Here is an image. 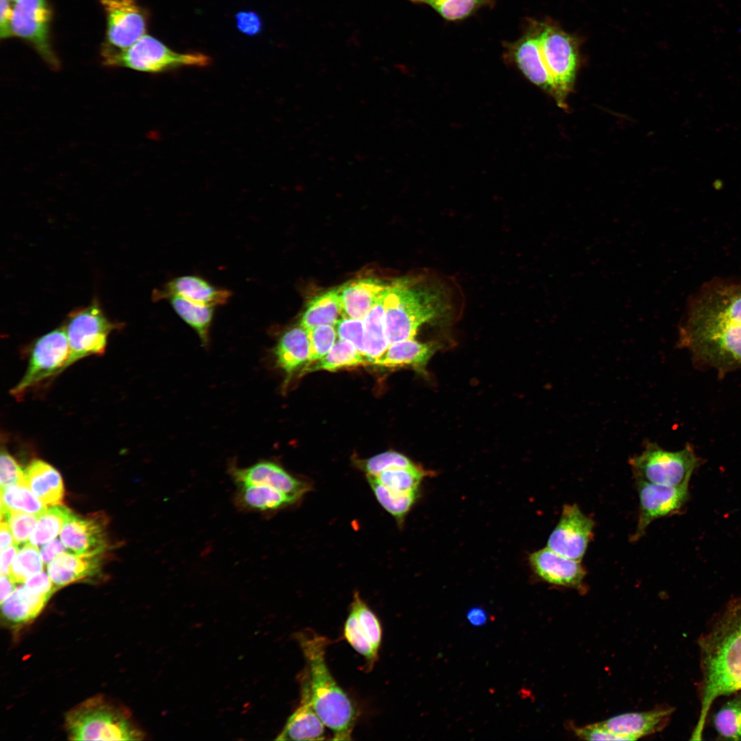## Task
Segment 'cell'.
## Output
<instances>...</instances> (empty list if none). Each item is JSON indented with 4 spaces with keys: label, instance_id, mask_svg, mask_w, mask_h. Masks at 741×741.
<instances>
[{
    "label": "cell",
    "instance_id": "obj_1",
    "mask_svg": "<svg viewBox=\"0 0 741 741\" xmlns=\"http://www.w3.org/2000/svg\"><path fill=\"white\" fill-rule=\"evenodd\" d=\"M701 677L697 723L691 740H702L711 705L741 690V598L731 601L698 642Z\"/></svg>",
    "mask_w": 741,
    "mask_h": 741
},
{
    "label": "cell",
    "instance_id": "obj_2",
    "mask_svg": "<svg viewBox=\"0 0 741 741\" xmlns=\"http://www.w3.org/2000/svg\"><path fill=\"white\" fill-rule=\"evenodd\" d=\"M455 294L450 281L434 274L389 285L384 298L389 344L414 339L425 324L451 320L456 311Z\"/></svg>",
    "mask_w": 741,
    "mask_h": 741
},
{
    "label": "cell",
    "instance_id": "obj_3",
    "mask_svg": "<svg viewBox=\"0 0 741 741\" xmlns=\"http://www.w3.org/2000/svg\"><path fill=\"white\" fill-rule=\"evenodd\" d=\"M306 661L305 669L317 714L333 732V740H350L357 713L347 694L337 683L326 663L328 639L311 629L296 634Z\"/></svg>",
    "mask_w": 741,
    "mask_h": 741
},
{
    "label": "cell",
    "instance_id": "obj_4",
    "mask_svg": "<svg viewBox=\"0 0 741 741\" xmlns=\"http://www.w3.org/2000/svg\"><path fill=\"white\" fill-rule=\"evenodd\" d=\"M65 728L72 740H139L143 732L126 709L104 696L91 697L66 714Z\"/></svg>",
    "mask_w": 741,
    "mask_h": 741
},
{
    "label": "cell",
    "instance_id": "obj_5",
    "mask_svg": "<svg viewBox=\"0 0 741 741\" xmlns=\"http://www.w3.org/2000/svg\"><path fill=\"white\" fill-rule=\"evenodd\" d=\"M104 65L147 73H162L184 67H204L211 59L200 52L175 51L154 36L145 34L123 50L101 49Z\"/></svg>",
    "mask_w": 741,
    "mask_h": 741
},
{
    "label": "cell",
    "instance_id": "obj_6",
    "mask_svg": "<svg viewBox=\"0 0 741 741\" xmlns=\"http://www.w3.org/2000/svg\"><path fill=\"white\" fill-rule=\"evenodd\" d=\"M680 342L704 358L720 364L741 362V325L688 316Z\"/></svg>",
    "mask_w": 741,
    "mask_h": 741
},
{
    "label": "cell",
    "instance_id": "obj_7",
    "mask_svg": "<svg viewBox=\"0 0 741 741\" xmlns=\"http://www.w3.org/2000/svg\"><path fill=\"white\" fill-rule=\"evenodd\" d=\"M63 325L69 347L64 371L84 357L103 355L108 335L124 324L110 320L94 299L89 305L71 311Z\"/></svg>",
    "mask_w": 741,
    "mask_h": 741
},
{
    "label": "cell",
    "instance_id": "obj_8",
    "mask_svg": "<svg viewBox=\"0 0 741 741\" xmlns=\"http://www.w3.org/2000/svg\"><path fill=\"white\" fill-rule=\"evenodd\" d=\"M698 462L689 446L670 451L649 440L640 454L628 460L635 480L672 486L688 485Z\"/></svg>",
    "mask_w": 741,
    "mask_h": 741
},
{
    "label": "cell",
    "instance_id": "obj_9",
    "mask_svg": "<svg viewBox=\"0 0 741 741\" xmlns=\"http://www.w3.org/2000/svg\"><path fill=\"white\" fill-rule=\"evenodd\" d=\"M536 33L545 65L554 83V97L563 107L576 76V43L571 36L550 25L542 24Z\"/></svg>",
    "mask_w": 741,
    "mask_h": 741
},
{
    "label": "cell",
    "instance_id": "obj_10",
    "mask_svg": "<svg viewBox=\"0 0 741 741\" xmlns=\"http://www.w3.org/2000/svg\"><path fill=\"white\" fill-rule=\"evenodd\" d=\"M69 347L64 325L42 336L34 343L27 370L10 393L21 398L28 390L63 371Z\"/></svg>",
    "mask_w": 741,
    "mask_h": 741
},
{
    "label": "cell",
    "instance_id": "obj_11",
    "mask_svg": "<svg viewBox=\"0 0 741 741\" xmlns=\"http://www.w3.org/2000/svg\"><path fill=\"white\" fill-rule=\"evenodd\" d=\"M51 16L47 0H17L14 5L11 30L12 36L31 45L46 64L56 70L60 62L50 40Z\"/></svg>",
    "mask_w": 741,
    "mask_h": 741
},
{
    "label": "cell",
    "instance_id": "obj_12",
    "mask_svg": "<svg viewBox=\"0 0 741 741\" xmlns=\"http://www.w3.org/2000/svg\"><path fill=\"white\" fill-rule=\"evenodd\" d=\"M106 16L101 49L123 50L145 34L148 15L137 0H99Z\"/></svg>",
    "mask_w": 741,
    "mask_h": 741
},
{
    "label": "cell",
    "instance_id": "obj_13",
    "mask_svg": "<svg viewBox=\"0 0 741 741\" xmlns=\"http://www.w3.org/2000/svg\"><path fill=\"white\" fill-rule=\"evenodd\" d=\"M639 514L632 541H638L655 519L680 510L688 498V485L672 486L635 480Z\"/></svg>",
    "mask_w": 741,
    "mask_h": 741
},
{
    "label": "cell",
    "instance_id": "obj_14",
    "mask_svg": "<svg viewBox=\"0 0 741 741\" xmlns=\"http://www.w3.org/2000/svg\"><path fill=\"white\" fill-rule=\"evenodd\" d=\"M593 528L594 521L578 505L565 504L547 547L559 554L581 561L593 538Z\"/></svg>",
    "mask_w": 741,
    "mask_h": 741
},
{
    "label": "cell",
    "instance_id": "obj_15",
    "mask_svg": "<svg viewBox=\"0 0 741 741\" xmlns=\"http://www.w3.org/2000/svg\"><path fill=\"white\" fill-rule=\"evenodd\" d=\"M381 627L379 620L366 602L355 592L350 613L344 627V635L349 644L373 665L378 659L381 642Z\"/></svg>",
    "mask_w": 741,
    "mask_h": 741
},
{
    "label": "cell",
    "instance_id": "obj_16",
    "mask_svg": "<svg viewBox=\"0 0 741 741\" xmlns=\"http://www.w3.org/2000/svg\"><path fill=\"white\" fill-rule=\"evenodd\" d=\"M228 472L237 485L268 486L289 496L295 503L311 489L309 483L294 477L283 467L270 460H261L243 468L231 464Z\"/></svg>",
    "mask_w": 741,
    "mask_h": 741
},
{
    "label": "cell",
    "instance_id": "obj_17",
    "mask_svg": "<svg viewBox=\"0 0 741 741\" xmlns=\"http://www.w3.org/2000/svg\"><path fill=\"white\" fill-rule=\"evenodd\" d=\"M106 521L99 514L79 516L72 513L60 532V540L75 554L98 555L107 547Z\"/></svg>",
    "mask_w": 741,
    "mask_h": 741
},
{
    "label": "cell",
    "instance_id": "obj_18",
    "mask_svg": "<svg viewBox=\"0 0 741 741\" xmlns=\"http://www.w3.org/2000/svg\"><path fill=\"white\" fill-rule=\"evenodd\" d=\"M530 563L543 580L559 586L581 588L586 571L581 561L559 554L546 547L530 554Z\"/></svg>",
    "mask_w": 741,
    "mask_h": 741
},
{
    "label": "cell",
    "instance_id": "obj_19",
    "mask_svg": "<svg viewBox=\"0 0 741 741\" xmlns=\"http://www.w3.org/2000/svg\"><path fill=\"white\" fill-rule=\"evenodd\" d=\"M172 296L183 297L190 301L216 307L228 303L232 296L230 290L217 287L201 277L183 275L176 277L162 287L153 292L154 301L167 299Z\"/></svg>",
    "mask_w": 741,
    "mask_h": 741
},
{
    "label": "cell",
    "instance_id": "obj_20",
    "mask_svg": "<svg viewBox=\"0 0 741 741\" xmlns=\"http://www.w3.org/2000/svg\"><path fill=\"white\" fill-rule=\"evenodd\" d=\"M301 696L298 707L287 719L278 740H322L325 724L314 708L305 670L301 679Z\"/></svg>",
    "mask_w": 741,
    "mask_h": 741
},
{
    "label": "cell",
    "instance_id": "obj_21",
    "mask_svg": "<svg viewBox=\"0 0 741 741\" xmlns=\"http://www.w3.org/2000/svg\"><path fill=\"white\" fill-rule=\"evenodd\" d=\"M673 710L667 707L626 713L598 723L609 732L621 736L626 740H635L663 729Z\"/></svg>",
    "mask_w": 741,
    "mask_h": 741
},
{
    "label": "cell",
    "instance_id": "obj_22",
    "mask_svg": "<svg viewBox=\"0 0 741 741\" xmlns=\"http://www.w3.org/2000/svg\"><path fill=\"white\" fill-rule=\"evenodd\" d=\"M440 346L437 342H421L414 338L395 342L372 364L388 368H411L427 375V365Z\"/></svg>",
    "mask_w": 741,
    "mask_h": 741
},
{
    "label": "cell",
    "instance_id": "obj_23",
    "mask_svg": "<svg viewBox=\"0 0 741 741\" xmlns=\"http://www.w3.org/2000/svg\"><path fill=\"white\" fill-rule=\"evenodd\" d=\"M389 285L374 279L349 281L337 288L342 317L363 319Z\"/></svg>",
    "mask_w": 741,
    "mask_h": 741
},
{
    "label": "cell",
    "instance_id": "obj_24",
    "mask_svg": "<svg viewBox=\"0 0 741 741\" xmlns=\"http://www.w3.org/2000/svg\"><path fill=\"white\" fill-rule=\"evenodd\" d=\"M513 58L523 73L534 84L554 95V86L545 65L537 33H530L513 45Z\"/></svg>",
    "mask_w": 741,
    "mask_h": 741
},
{
    "label": "cell",
    "instance_id": "obj_25",
    "mask_svg": "<svg viewBox=\"0 0 741 741\" xmlns=\"http://www.w3.org/2000/svg\"><path fill=\"white\" fill-rule=\"evenodd\" d=\"M99 555L62 553L49 563L48 575L58 588L93 577L99 572Z\"/></svg>",
    "mask_w": 741,
    "mask_h": 741
},
{
    "label": "cell",
    "instance_id": "obj_26",
    "mask_svg": "<svg viewBox=\"0 0 741 741\" xmlns=\"http://www.w3.org/2000/svg\"><path fill=\"white\" fill-rule=\"evenodd\" d=\"M25 485L46 506L60 505L64 489L59 472L41 460H33L25 471Z\"/></svg>",
    "mask_w": 741,
    "mask_h": 741
},
{
    "label": "cell",
    "instance_id": "obj_27",
    "mask_svg": "<svg viewBox=\"0 0 741 741\" xmlns=\"http://www.w3.org/2000/svg\"><path fill=\"white\" fill-rule=\"evenodd\" d=\"M309 332L301 326L285 331L279 338L274 349L276 365L283 370L287 377L304 364L309 357Z\"/></svg>",
    "mask_w": 741,
    "mask_h": 741
},
{
    "label": "cell",
    "instance_id": "obj_28",
    "mask_svg": "<svg viewBox=\"0 0 741 741\" xmlns=\"http://www.w3.org/2000/svg\"><path fill=\"white\" fill-rule=\"evenodd\" d=\"M235 505L243 510L267 513L280 510L295 503L282 492L265 485L238 484Z\"/></svg>",
    "mask_w": 741,
    "mask_h": 741
},
{
    "label": "cell",
    "instance_id": "obj_29",
    "mask_svg": "<svg viewBox=\"0 0 741 741\" xmlns=\"http://www.w3.org/2000/svg\"><path fill=\"white\" fill-rule=\"evenodd\" d=\"M689 314L741 325V290H720L696 305Z\"/></svg>",
    "mask_w": 741,
    "mask_h": 741
},
{
    "label": "cell",
    "instance_id": "obj_30",
    "mask_svg": "<svg viewBox=\"0 0 741 741\" xmlns=\"http://www.w3.org/2000/svg\"><path fill=\"white\" fill-rule=\"evenodd\" d=\"M49 598L20 587L1 603L2 614L10 622L25 623L39 614Z\"/></svg>",
    "mask_w": 741,
    "mask_h": 741
},
{
    "label": "cell",
    "instance_id": "obj_31",
    "mask_svg": "<svg viewBox=\"0 0 741 741\" xmlns=\"http://www.w3.org/2000/svg\"><path fill=\"white\" fill-rule=\"evenodd\" d=\"M342 309L337 289L314 296L307 304L299 325L309 331L321 325L335 326Z\"/></svg>",
    "mask_w": 741,
    "mask_h": 741
},
{
    "label": "cell",
    "instance_id": "obj_32",
    "mask_svg": "<svg viewBox=\"0 0 741 741\" xmlns=\"http://www.w3.org/2000/svg\"><path fill=\"white\" fill-rule=\"evenodd\" d=\"M167 300L177 315L196 332L202 344L207 346L215 307L198 304L178 296H170Z\"/></svg>",
    "mask_w": 741,
    "mask_h": 741
},
{
    "label": "cell",
    "instance_id": "obj_33",
    "mask_svg": "<svg viewBox=\"0 0 741 741\" xmlns=\"http://www.w3.org/2000/svg\"><path fill=\"white\" fill-rule=\"evenodd\" d=\"M385 293L362 319L365 331V356L369 364L379 357L389 346L385 326Z\"/></svg>",
    "mask_w": 741,
    "mask_h": 741
},
{
    "label": "cell",
    "instance_id": "obj_34",
    "mask_svg": "<svg viewBox=\"0 0 741 741\" xmlns=\"http://www.w3.org/2000/svg\"><path fill=\"white\" fill-rule=\"evenodd\" d=\"M368 364L366 357L351 342L339 339L323 357L305 366L303 373L320 370L333 372Z\"/></svg>",
    "mask_w": 741,
    "mask_h": 741
},
{
    "label": "cell",
    "instance_id": "obj_35",
    "mask_svg": "<svg viewBox=\"0 0 741 741\" xmlns=\"http://www.w3.org/2000/svg\"><path fill=\"white\" fill-rule=\"evenodd\" d=\"M46 510L47 506L25 485H12L1 489V516L11 511L39 517Z\"/></svg>",
    "mask_w": 741,
    "mask_h": 741
},
{
    "label": "cell",
    "instance_id": "obj_36",
    "mask_svg": "<svg viewBox=\"0 0 741 741\" xmlns=\"http://www.w3.org/2000/svg\"><path fill=\"white\" fill-rule=\"evenodd\" d=\"M368 482L379 504L401 526L416 500L418 492L399 493L388 489L371 477Z\"/></svg>",
    "mask_w": 741,
    "mask_h": 741
},
{
    "label": "cell",
    "instance_id": "obj_37",
    "mask_svg": "<svg viewBox=\"0 0 741 741\" xmlns=\"http://www.w3.org/2000/svg\"><path fill=\"white\" fill-rule=\"evenodd\" d=\"M73 512L67 507L56 505L47 509L38 519L30 536V542L36 546L54 539Z\"/></svg>",
    "mask_w": 741,
    "mask_h": 741
},
{
    "label": "cell",
    "instance_id": "obj_38",
    "mask_svg": "<svg viewBox=\"0 0 741 741\" xmlns=\"http://www.w3.org/2000/svg\"><path fill=\"white\" fill-rule=\"evenodd\" d=\"M720 739L741 740V694L724 704L713 717Z\"/></svg>",
    "mask_w": 741,
    "mask_h": 741
},
{
    "label": "cell",
    "instance_id": "obj_39",
    "mask_svg": "<svg viewBox=\"0 0 741 741\" xmlns=\"http://www.w3.org/2000/svg\"><path fill=\"white\" fill-rule=\"evenodd\" d=\"M427 471L422 467L413 469H391L371 477L383 486L399 493L418 492L419 486Z\"/></svg>",
    "mask_w": 741,
    "mask_h": 741
},
{
    "label": "cell",
    "instance_id": "obj_40",
    "mask_svg": "<svg viewBox=\"0 0 741 741\" xmlns=\"http://www.w3.org/2000/svg\"><path fill=\"white\" fill-rule=\"evenodd\" d=\"M43 568V561L37 546L26 543L14 557L8 575L14 583H22Z\"/></svg>",
    "mask_w": 741,
    "mask_h": 741
},
{
    "label": "cell",
    "instance_id": "obj_41",
    "mask_svg": "<svg viewBox=\"0 0 741 741\" xmlns=\"http://www.w3.org/2000/svg\"><path fill=\"white\" fill-rule=\"evenodd\" d=\"M357 466L366 475H376L391 469H413L419 466L397 451H388L364 460H358Z\"/></svg>",
    "mask_w": 741,
    "mask_h": 741
},
{
    "label": "cell",
    "instance_id": "obj_42",
    "mask_svg": "<svg viewBox=\"0 0 741 741\" xmlns=\"http://www.w3.org/2000/svg\"><path fill=\"white\" fill-rule=\"evenodd\" d=\"M493 2V0H428L425 4L432 7L444 19L456 21Z\"/></svg>",
    "mask_w": 741,
    "mask_h": 741
},
{
    "label": "cell",
    "instance_id": "obj_43",
    "mask_svg": "<svg viewBox=\"0 0 741 741\" xmlns=\"http://www.w3.org/2000/svg\"><path fill=\"white\" fill-rule=\"evenodd\" d=\"M308 332L310 343L308 362L311 364L329 353L336 343L338 335L333 325L318 326Z\"/></svg>",
    "mask_w": 741,
    "mask_h": 741
},
{
    "label": "cell",
    "instance_id": "obj_44",
    "mask_svg": "<svg viewBox=\"0 0 741 741\" xmlns=\"http://www.w3.org/2000/svg\"><path fill=\"white\" fill-rule=\"evenodd\" d=\"M38 517L22 512L7 511L1 521L8 523L11 529L14 545L25 543L34 530Z\"/></svg>",
    "mask_w": 741,
    "mask_h": 741
},
{
    "label": "cell",
    "instance_id": "obj_45",
    "mask_svg": "<svg viewBox=\"0 0 741 741\" xmlns=\"http://www.w3.org/2000/svg\"><path fill=\"white\" fill-rule=\"evenodd\" d=\"M335 327L340 340L351 342L365 356V331L362 319L342 317L337 321Z\"/></svg>",
    "mask_w": 741,
    "mask_h": 741
},
{
    "label": "cell",
    "instance_id": "obj_46",
    "mask_svg": "<svg viewBox=\"0 0 741 741\" xmlns=\"http://www.w3.org/2000/svg\"><path fill=\"white\" fill-rule=\"evenodd\" d=\"M0 484L1 489L12 485H25V471L6 449L3 448L0 459Z\"/></svg>",
    "mask_w": 741,
    "mask_h": 741
},
{
    "label": "cell",
    "instance_id": "obj_47",
    "mask_svg": "<svg viewBox=\"0 0 741 741\" xmlns=\"http://www.w3.org/2000/svg\"><path fill=\"white\" fill-rule=\"evenodd\" d=\"M574 731L577 736L587 740H626L621 736L609 732L598 723L577 727Z\"/></svg>",
    "mask_w": 741,
    "mask_h": 741
},
{
    "label": "cell",
    "instance_id": "obj_48",
    "mask_svg": "<svg viewBox=\"0 0 741 741\" xmlns=\"http://www.w3.org/2000/svg\"><path fill=\"white\" fill-rule=\"evenodd\" d=\"M48 576L41 571L28 578L24 586L33 592L51 597L58 587Z\"/></svg>",
    "mask_w": 741,
    "mask_h": 741
},
{
    "label": "cell",
    "instance_id": "obj_49",
    "mask_svg": "<svg viewBox=\"0 0 741 741\" xmlns=\"http://www.w3.org/2000/svg\"><path fill=\"white\" fill-rule=\"evenodd\" d=\"M237 27L248 35H255L262 29V22L258 14L252 11L240 12L236 15Z\"/></svg>",
    "mask_w": 741,
    "mask_h": 741
},
{
    "label": "cell",
    "instance_id": "obj_50",
    "mask_svg": "<svg viewBox=\"0 0 741 741\" xmlns=\"http://www.w3.org/2000/svg\"><path fill=\"white\" fill-rule=\"evenodd\" d=\"M10 0L0 1V38H8L12 36L11 23L14 6Z\"/></svg>",
    "mask_w": 741,
    "mask_h": 741
},
{
    "label": "cell",
    "instance_id": "obj_51",
    "mask_svg": "<svg viewBox=\"0 0 741 741\" xmlns=\"http://www.w3.org/2000/svg\"><path fill=\"white\" fill-rule=\"evenodd\" d=\"M62 542L53 539L42 548L40 556L44 563H51L58 555L64 552L67 549Z\"/></svg>",
    "mask_w": 741,
    "mask_h": 741
},
{
    "label": "cell",
    "instance_id": "obj_52",
    "mask_svg": "<svg viewBox=\"0 0 741 741\" xmlns=\"http://www.w3.org/2000/svg\"><path fill=\"white\" fill-rule=\"evenodd\" d=\"M18 552L16 545L10 546L1 550L0 560L1 575H8L10 569V563Z\"/></svg>",
    "mask_w": 741,
    "mask_h": 741
},
{
    "label": "cell",
    "instance_id": "obj_53",
    "mask_svg": "<svg viewBox=\"0 0 741 741\" xmlns=\"http://www.w3.org/2000/svg\"><path fill=\"white\" fill-rule=\"evenodd\" d=\"M1 604L15 590V583L9 575H1Z\"/></svg>",
    "mask_w": 741,
    "mask_h": 741
},
{
    "label": "cell",
    "instance_id": "obj_54",
    "mask_svg": "<svg viewBox=\"0 0 741 741\" xmlns=\"http://www.w3.org/2000/svg\"><path fill=\"white\" fill-rule=\"evenodd\" d=\"M0 528H1V530H0V534H1V536H0L1 537L0 548H1V550H3V549H5V548L10 547V545H12V544L13 543V540H12L11 529H10V526H9V524H8V523L7 521H1V527H0Z\"/></svg>",
    "mask_w": 741,
    "mask_h": 741
},
{
    "label": "cell",
    "instance_id": "obj_55",
    "mask_svg": "<svg viewBox=\"0 0 741 741\" xmlns=\"http://www.w3.org/2000/svg\"><path fill=\"white\" fill-rule=\"evenodd\" d=\"M467 619L474 626H480L486 621V613L480 608H473L467 613Z\"/></svg>",
    "mask_w": 741,
    "mask_h": 741
},
{
    "label": "cell",
    "instance_id": "obj_56",
    "mask_svg": "<svg viewBox=\"0 0 741 741\" xmlns=\"http://www.w3.org/2000/svg\"><path fill=\"white\" fill-rule=\"evenodd\" d=\"M408 1H412L413 3H425L428 0H408Z\"/></svg>",
    "mask_w": 741,
    "mask_h": 741
},
{
    "label": "cell",
    "instance_id": "obj_57",
    "mask_svg": "<svg viewBox=\"0 0 741 741\" xmlns=\"http://www.w3.org/2000/svg\"><path fill=\"white\" fill-rule=\"evenodd\" d=\"M10 1L16 2L17 0H10Z\"/></svg>",
    "mask_w": 741,
    "mask_h": 741
}]
</instances>
